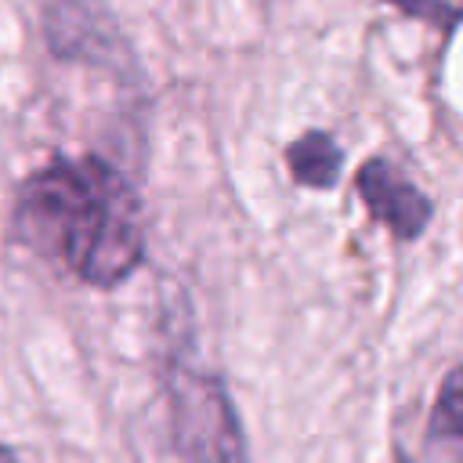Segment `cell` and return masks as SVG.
Wrapping results in <instances>:
<instances>
[{
    "mask_svg": "<svg viewBox=\"0 0 463 463\" xmlns=\"http://www.w3.org/2000/svg\"><path fill=\"white\" fill-rule=\"evenodd\" d=\"M22 239L90 286H116L145 257V221L130 181L105 159H54L18 188Z\"/></svg>",
    "mask_w": 463,
    "mask_h": 463,
    "instance_id": "6da1fadb",
    "label": "cell"
},
{
    "mask_svg": "<svg viewBox=\"0 0 463 463\" xmlns=\"http://www.w3.org/2000/svg\"><path fill=\"white\" fill-rule=\"evenodd\" d=\"M170 423L192 463H242L239 420L221 380L177 365L170 373Z\"/></svg>",
    "mask_w": 463,
    "mask_h": 463,
    "instance_id": "7a4b0ae2",
    "label": "cell"
},
{
    "mask_svg": "<svg viewBox=\"0 0 463 463\" xmlns=\"http://www.w3.org/2000/svg\"><path fill=\"white\" fill-rule=\"evenodd\" d=\"M47 43L58 58L98 61L116 69L119 33L101 0H51L47 4Z\"/></svg>",
    "mask_w": 463,
    "mask_h": 463,
    "instance_id": "3957f363",
    "label": "cell"
},
{
    "mask_svg": "<svg viewBox=\"0 0 463 463\" xmlns=\"http://www.w3.org/2000/svg\"><path fill=\"white\" fill-rule=\"evenodd\" d=\"M354 188L365 203V210L387 224L398 239H416L427 224H430V199L387 159H369L358 177H354Z\"/></svg>",
    "mask_w": 463,
    "mask_h": 463,
    "instance_id": "277c9868",
    "label": "cell"
},
{
    "mask_svg": "<svg viewBox=\"0 0 463 463\" xmlns=\"http://www.w3.org/2000/svg\"><path fill=\"white\" fill-rule=\"evenodd\" d=\"M423 463H463V365L438 387L423 434Z\"/></svg>",
    "mask_w": 463,
    "mask_h": 463,
    "instance_id": "5b68a950",
    "label": "cell"
},
{
    "mask_svg": "<svg viewBox=\"0 0 463 463\" xmlns=\"http://www.w3.org/2000/svg\"><path fill=\"white\" fill-rule=\"evenodd\" d=\"M286 163L300 184L333 188L340 177V166H344V152L326 130H307L286 148Z\"/></svg>",
    "mask_w": 463,
    "mask_h": 463,
    "instance_id": "8992f818",
    "label": "cell"
},
{
    "mask_svg": "<svg viewBox=\"0 0 463 463\" xmlns=\"http://www.w3.org/2000/svg\"><path fill=\"white\" fill-rule=\"evenodd\" d=\"M383 4H394L398 11H405V14L420 18V22H430V25L445 29V33H452V25L463 18V11H456L449 0H383Z\"/></svg>",
    "mask_w": 463,
    "mask_h": 463,
    "instance_id": "52a82bcc",
    "label": "cell"
},
{
    "mask_svg": "<svg viewBox=\"0 0 463 463\" xmlns=\"http://www.w3.org/2000/svg\"><path fill=\"white\" fill-rule=\"evenodd\" d=\"M394 463H412V459H409L405 452H398V459H394Z\"/></svg>",
    "mask_w": 463,
    "mask_h": 463,
    "instance_id": "ba28073f",
    "label": "cell"
}]
</instances>
